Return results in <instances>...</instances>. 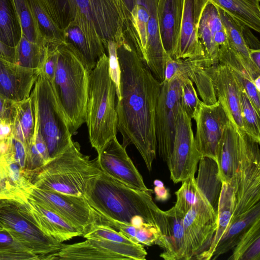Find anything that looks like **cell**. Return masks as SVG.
Wrapping results in <instances>:
<instances>
[{"mask_svg": "<svg viewBox=\"0 0 260 260\" xmlns=\"http://www.w3.org/2000/svg\"><path fill=\"white\" fill-rule=\"evenodd\" d=\"M239 23L260 32V0H209Z\"/></svg>", "mask_w": 260, "mask_h": 260, "instance_id": "cell-26", "label": "cell"}, {"mask_svg": "<svg viewBox=\"0 0 260 260\" xmlns=\"http://www.w3.org/2000/svg\"><path fill=\"white\" fill-rule=\"evenodd\" d=\"M35 130V113L31 98L15 102L12 136L22 142L26 150L32 140Z\"/></svg>", "mask_w": 260, "mask_h": 260, "instance_id": "cell-29", "label": "cell"}, {"mask_svg": "<svg viewBox=\"0 0 260 260\" xmlns=\"http://www.w3.org/2000/svg\"><path fill=\"white\" fill-rule=\"evenodd\" d=\"M0 250L33 253L13 236L7 229L1 227H0Z\"/></svg>", "mask_w": 260, "mask_h": 260, "instance_id": "cell-42", "label": "cell"}, {"mask_svg": "<svg viewBox=\"0 0 260 260\" xmlns=\"http://www.w3.org/2000/svg\"><path fill=\"white\" fill-rule=\"evenodd\" d=\"M253 83L257 90L260 92V76L257 77L253 80Z\"/></svg>", "mask_w": 260, "mask_h": 260, "instance_id": "cell-54", "label": "cell"}, {"mask_svg": "<svg viewBox=\"0 0 260 260\" xmlns=\"http://www.w3.org/2000/svg\"><path fill=\"white\" fill-rule=\"evenodd\" d=\"M12 148L14 159L16 163L22 169H25L26 166V151L24 144L15 138H11Z\"/></svg>", "mask_w": 260, "mask_h": 260, "instance_id": "cell-44", "label": "cell"}, {"mask_svg": "<svg viewBox=\"0 0 260 260\" xmlns=\"http://www.w3.org/2000/svg\"><path fill=\"white\" fill-rule=\"evenodd\" d=\"M40 37L46 45L65 42L63 33L54 24L40 0H27Z\"/></svg>", "mask_w": 260, "mask_h": 260, "instance_id": "cell-34", "label": "cell"}, {"mask_svg": "<svg viewBox=\"0 0 260 260\" xmlns=\"http://www.w3.org/2000/svg\"><path fill=\"white\" fill-rule=\"evenodd\" d=\"M159 0H136V4L143 6L147 11L149 19L147 25V41L146 48L156 52L162 49L158 22V4Z\"/></svg>", "mask_w": 260, "mask_h": 260, "instance_id": "cell-37", "label": "cell"}, {"mask_svg": "<svg viewBox=\"0 0 260 260\" xmlns=\"http://www.w3.org/2000/svg\"><path fill=\"white\" fill-rule=\"evenodd\" d=\"M86 239L104 240L127 244H135L123 233L117 232L111 226L104 224L93 225L83 235Z\"/></svg>", "mask_w": 260, "mask_h": 260, "instance_id": "cell-40", "label": "cell"}, {"mask_svg": "<svg viewBox=\"0 0 260 260\" xmlns=\"http://www.w3.org/2000/svg\"><path fill=\"white\" fill-rule=\"evenodd\" d=\"M47 46L29 41L23 34L15 47L14 63L40 71L46 55Z\"/></svg>", "mask_w": 260, "mask_h": 260, "instance_id": "cell-35", "label": "cell"}, {"mask_svg": "<svg viewBox=\"0 0 260 260\" xmlns=\"http://www.w3.org/2000/svg\"><path fill=\"white\" fill-rule=\"evenodd\" d=\"M117 92L110 71L109 56L104 54L89 73L85 122L90 144L98 154L116 137Z\"/></svg>", "mask_w": 260, "mask_h": 260, "instance_id": "cell-4", "label": "cell"}, {"mask_svg": "<svg viewBox=\"0 0 260 260\" xmlns=\"http://www.w3.org/2000/svg\"><path fill=\"white\" fill-rule=\"evenodd\" d=\"M199 162L198 175L196 179L197 184L217 212L222 185L217 164L216 161L208 157L202 158Z\"/></svg>", "mask_w": 260, "mask_h": 260, "instance_id": "cell-28", "label": "cell"}, {"mask_svg": "<svg viewBox=\"0 0 260 260\" xmlns=\"http://www.w3.org/2000/svg\"><path fill=\"white\" fill-rule=\"evenodd\" d=\"M191 119L181 105L172 153L167 164L170 178L175 183L194 176L197 165L201 159L195 143Z\"/></svg>", "mask_w": 260, "mask_h": 260, "instance_id": "cell-12", "label": "cell"}, {"mask_svg": "<svg viewBox=\"0 0 260 260\" xmlns=\"http://www.w3.org/2000/svg\"><path fill=\"white\" fill-rule=\"evenodd\" d=\"M102 170L97 158L91 160L72 141L59 155L43 167L29 170L34 186L44 190L84 197L87 182Z\"/></svg>", "mask_w": 260, "mask_h": 260, "instance_id": "cell-5", "label": "cell"}, {"mask_svg": "<svg viewBox=\"0 0 260 260\" xmlns=\"http://www.w3.org/2000/svg\"><path fill=\"white\" fill-rule=\"evenodd\" d=\"M7 173V160L3 150L0 148V181L6 177Z\"/></svg>", "mask_w": 260, "mask_h": 260, "instance_id": "cell-51", "label": "cell"}, {"mask_svg": "<svg viewBox=\"0 0 260 260\" xmlns=\"http://www.w3.org/2000/svg\"><path fill=\"white\" fill-rule=\"evenodd\" d=\"M12 136V122L0 118V142Z\"/></svg>", "mask_w": 260, "mask_h": 260, "instance_id": "cell-50", "label": "cell"}, {"mask_svg": "<svg viewBox=\"0 0 260 260\" xmlns=\"http://www.w3.org/2000/svg\"><path fill=\"white\" fill-rule=\"evenodd\" d=\"M116 55L117 130L122 136V145H134L151 171L157 152L155 114L161 82L124 38L116 47Z\"/></svg>", "mask_w": 260, "mask_h": 260, "instance_id": "cell-1", "label": "cell"}, {"mask_svg": "<svg viewBox=\"0 0 260 260\" xmlns=\"http://www.w3.org/2000/svg\"><path fill=\"white\" fill-rule=\"evenodd\" d=\"M241 146L239 128L230 120L219 143L217 164L222 182H229L235 176L241 160Z\"/></svg>", "mask_w": 260, "mask_h": 260, "instance_id": "cell-23", "label": "cell"}, {"mask_svg": "<svg viewBox=\"0 0 260 260\" xmlns=\"http://www.w3.org/2000/svg\"><path fill=\"white\" fill-rule=\"evenodd\" d=\"M184 0H159L158 22L161 43L166 53L175 58L177 52Z\"/></svg>", "mask_w": 260, "mask_h": 260, "instance_id": "cell-21", "label": "cell"}, {"mask_svg": "<svg viewBox=\"0 0 260 260\" xmlns=\"http://www.w3.org/2000/svg\"><path fill=\"white\" fill-rule=\"evenodd\" d=\"M193 82L188 77L181 76L180 86L181 105L191 117L198 107L199 100L193 85Z\"/></svg>", "mask_w": 260, "mask_h": 260, "instance_id": "cell-41", "label": "cell"}, {"mask_svg": "<svg viewBox=\"0 0 260 260\" xmlns=\"http://www.w3.org/2000/svg\"><path fill=\"white\" fill-rule=\"evenodd\" d=\"M18 202L24 205L42 231L58 242L62 243L83 235L78 229L64 218L34 200L26 198Z\"/></svg>", "mask_w": 260, "mask_h": 260, "instance_id": "cell-22", "label": "cell"}, {"mask_svg": "<svg viewBox=\"0 0 260 260\" xmlns=\"http://www.w3.org/2000/svg\"><path fill=\"white\" fill-rule=\"evenodd\" d=\"M240 86L241 108L244 132L259 143V115H258L252 106L243 87L240 84Z\"/></svg>", "mask_w": 260, "mask_h": 260, "instance_id": "cell-39", "label": "cell"}, {"mask_svg": "<svg viewBox=\"0 0 260 260\" xmlns=\"http://www.w3.org/2000/svg\"><path fill=\"white\" fill-rule=\"evenodd\" d=\"M97 159L102 171L118 182L140 190L150 189L128 156L126 147L119 143L116 137L105 145Z\"/></svg>", "mask_w": 260, "mask_h": 260, "instance_id": "cell-15", "label": "cell"}, {"mask_svg": "<svg viewBox=\"0 0 260 260\" xmlns=\"http://www.w3.org/2000/svg\"><path fill=\"white\" fill-rule=\"evenodd\" d=\"M218 9L229 41L239 54L254 80L260 76V69L255 66L250 58L249 49L246 44L242 35V24L234 20L221 9Z\"/></svg>", "mask_w": 260, "mask_h": 260, "instance_id": "cell-31", "label": "cell"}, {"mask_svg": "<svg viewBox=\"0 0 260 260\" xmlns=\"http://www.w3.org/2000/svg\"><path fill=\"white\" fill-rule=\"evenodd\" d=\"M102 218L105 225L118 230L135 244L147 246L155 244L162 236L160 229L153 224L145 222L141 226H136L109 218Z\"/></svg>", "mask_w": 260, "mask_h": 260, "instance_id": "cell-32", "label": "cell"}, {"mask_svg": "<svg viewBox=\"0 0 260 260\" xmlns=\"http://www.w3.org/2000/svg\"><path fill=\"white\" fill-rule=\"evenodd\" d=\"M0 227L7 229L40 260L58 252L64 244L44 233L24 205L16 201L0 200Z\"/></svg>", "mask_w": 260, "mask_h": 260, "instance_id": "cell-8", "label": "cell"}, {"mask_svg": "<svg viewBox=\"0 0 260 260\" xmlns=\"http://www.w3.org/2000/svg\"><path fill=\"white\" fill-rule=\"evenodd\" d=\"M39 72L0 58V95L13 102L28 99Z\"/></svg>", "mask_w": 260, "mask_h": 260, "instance_id": "cell-19", "label": "cell"}, {"mask_svg": "<svg viewBox=\"0 0 260 260\" xmlns=\"http://www.w3.org/2000/svg\"><path fill=\"white\" fill-rule=\"evenodd\" d=\"M15 114V102L0 95V118L13 122Z\"/></svg>", "mask_w": 260, "mask_h": 260, "instance_id": "cell-45", "label": "cell"}, {"mask_svg": "<svg viewBox=\"0 0 260 260\" xmlns=\"http://www.w3.org/2000/svg\"><path fill=\"white\" fill-rule=\"evenodd\" d=\"M229 260H260V218L241 237Z\"/></svg>", "mask_w": 260, "mask_h": 260, "instance_id": "cell-33", "label": "cell"}, {"mask_svg": "<svg viewBox=\"0 0 260 260\" xmlns=\"http://www.w3.org/2000/svg\"><path fill=\"white\" fill-rule=\"evenodd\" d=\"M239 132L241 160L235 176L231 180L236 197L232 221L260 203L259 143L244 131L239 129Z\"/></svg>", "mask_w": 260, "mask_h": 260, "instance_id": "cell-9", "label": "cell"}, {"mask_svg": "<svg viewBox=\"0 0 260 260\" xmlns=\"http://www.w3.org/2000/svg\"><path fill=\"white\" fill-rule=\"evenodd\" d=\"M38 259L39 256L33 253L0 250V260Z\"/></svg>", "mask_w": 260, "mask_h": 260, "instance_id": "cell-46", "label": "cell"}, {"mask_svg": "<svg viewBox=\"0 0 260 260\" xmlns=\"http://www.w3.org/2000/svg\"><path fill=\"white\" fill-rule=\"evenodd\" d=\"M30 97L35 124L52 159L68 147L73 135L53 82L42 71L37 75Z\"/></svg>", "mask_w": 260, "mask_h": 260, "instance_id": "cell-7", "label": "cell"}, {"mask_svg": "<svg viewBox=\"0 0 260 260\" xmlns=\"http://www.w3.org/2000/svg\"><path fill=\"white\" fill-rule=\"evenodd\" d=\"M56 26L63 33L79 28L95 57L108 54V45L123 40L128 15L123 0H40Z\"/></svg>", "mask_w": 260, "mask_h": 260, "instance_id": "cell-2", "label": "cell"}, {"mask_svg": "<svg viewBox=\"0 0 260 260\" xmlns=\"http://www.w3.org/2000/svg\"><path fill=\"white\" fill-rule=\"evenodd\" d=\"M15 47L9 46L0 40V58L14 63Z\"/></svg>", "mask_w": 260, "mask_h": 260, "instance_id": "cell-49", "label": "cell"}, {"mask_svg": "<svg viewBox=\"0 0 260 260\" xmlns=\"http://www.w3.org/2000/svg\"><path fill=\"white\" fill-rule=\"evenodd\" d=\"M152 193L151 189L128 187L101 171L88 180L84 197L102 217L129 224L134 217L140 216L158 227L162 233L166 223L164 211L153 201Z\"/></svg>", "mask_w": 260, "mask_h": 260, "instance_id": "cell-3", "label": "cell"}, {"mask_svg": "<svg viewBox=\"0 0 260 260\" xmlns=\"http://www.w3.org/2000/svg\"><path fill=\"white\" fill-rule=\"evenodd\" d=\"M239 83L243 87L258 115L260 113V92L255 87L253 81L244 77L235 75Z\"/></svg>", "mask_w": 260, "mask_h": 260, "instance_id": "cell-43", "label": "cell"}, {"mask_svg": "<svg viewBox=\"0 0 260 260\" xmlns=\"http://www.w3.org/2000/svg\"><path fill=\"white\" fill-rule=\"evenodd\" d=\"M259 218L260 203L234 220L218 242L211 259H215L233 249L243 234L257 219Z\"/></svg>", "mask_w": 260, "mask_h": 260, "instance_id": "cell-27", "label": "cell"}, {"mask_svg": "<svg viewBox=\"0 0 260 260\" xmlns=\"http://www.w3.org/2000/svg\"><path fill=\"white\" fill-rule=\"evenodd\" d=\"M164 213L167 230L164 238L157 244L163 250L159 256L165 260L192 259L191 248L183 226L185 215L174 206Z\"/></svg>", "mask_w": 260, "mask_h": 260, "instance_id": "cell-20", "label": "cell"}, {"mask_svg": "<svg viewBox=\"0 0 260 260\" xmlns=\"http://www.w3.org/2000/svg\"><path fill=\"white\" fill-rule=\"evenodd\" d=\"M209 0H184L178 48L175 58L185 59L204 56L198 35L200 19Z\"/></svg>", "mask_w": 260, "mask_h": 260, "instance_id": "cell-18", "label": "cell"}, {"mask_svg": "<svg viewBox=\"0 0 260 260\" xmlns=\"http://www.w3.org/2000/svg\"><path fill=\"white\" fill-rule=\"evenodd\" d=\"M123 2L126 9L128 18L135 9L136 0H123Z\"/></svg>", "mask_w": 260, "mask_h": 260, "instance_id": "cell-53", "label": "cell"}, {"mask_svg": "<svg viewBox=\"0 0 260 260\" xmlns=\"http://www.w3.org/2000/svg\"><path fill=\"white\" fill-rule=\"evenodd\" d=\"M250 58L255 66L260 69V49H249Z\"/></svg>", "mask_w": 260, "mask_h": 260, "instance_id": "cell-52", "label": "cell"}, {"mask_svg": "<svg viewBox=\"0 0 260 260\" xmlns=\"http://www.w3.org/2000/svg\"><path fill=\"white\" fill-rule=\"evenodd\" d=\"M212 81L217 100L229 120L244 131L240 102V86L231 69L218 63L206 67Z\"/></svg>", "mask_w": 260, "mask_h": 260, "instance_id": "cell-17", "label": "cell"}, {"mask_svg": "<svg viewBox=\"0 0 260 260\" xmlns=\"http://www.w3.org/2000/svg\"><path fill=\"white\" fill-rule=\"evenodd\" d=\"M153 184L155 186L154 192L155 199L161 202L168 200L171 196L170 190L164 186L163 182L159 180H155Z\"/></svg>", "mask_w": 260, "mask_h": 260, "instance_id": "cell-48", "label": "cell"}, {"mask_svg": "<svg viewBox=\"0 0 260 260\" xmlns=\"http://www.w3.org/2000/svg\"><path fill=\"white\" fill-rule=\"evenodd\" d=\"M147 253L141 244H127L104 240L87 239L71 245L63 244L46 259L144 260Z\"/></svg>", "mask_w": 260, "mask_h": 260, "instance_id": "cell-13", "label": "cell"}, {"mask_svg": "<svg viewBox=\"0 0 260 260\" xmlns=\"http://www.w3.org/2000/svg\"><path fill=\"white\" fill-rule=\"evenodd\" d=\"M26 198L60 215L78 229L83 235L95 224H104L102 217L84 197L44 190L32 184Z\"/></svg>", "mask_w": 260, "mask_h": 260, "instance_id": "cell-10", "label": "cell"}, {"mask_svg": "<svg viewBox=\"0 0 260 260\" xmlns=\"http://www.w3.org/2000/svg\"><path fill=\"white\" fill-rule=\"evenodd\" d=\"M242 32L244 40L249 49H259V42L250 28L242 24Z\"/></svg>", "mask_w": 260, "mask_h": 260, "instance_id": "cell-47", "label": "cell"}, {"mask_svg": "<svg viewBox=\"0 0 260 260\" xmlns=\"http://www.w3.org/2000/svg\"><path fill=\"white\" fill-rule=\"evenodd\" d=\"M185 235L190 243L192 259L200 260L209 249L217 227V212L208 204L192 206L183 218Z\"/></svg>", "mask_w": 260, "mask_h": 260, "instance_id": "cell-16", "label": "cell"}, {"mask_svg": "<svg viewBox=\"0 0 260 260\" xmlns=\"http://www.w3.org/2000/svg\"><path fill=\"white\" fill-rule=\"evenodd\" d=\"M22 34L30 42L47 46L40 37L34 15L27 0H14Z\"/></svg>", "mask_w": 260, "mask_h": 260, "instance_id": "cell-38", "label": "cell"}, {"mask_svg": "<svg viewBox=\"0 0 260 260\" xmlns=\"http://www.w3.org/2000/svg\"><path fill=\"white\" fill-rule=\"evenodd\" d=\"M236 204V192L232 181L222 182L218 203L217 227L209 249L203 255L200 260L211 259L218 242L231 225Z\"/></svg>", "mask_w": 260, "mask_h": 260, "instance_id": "cell-25", "label": "cell"}, {"mask_svg": "<svg viewBox=\"0 0 260 260\" xmlns=\"http://www.w3.org/2000/svg\"><path fill=\"white\" fill-rule=\"evenodd\" d=\"M182 182L180 188L175 192L176 202L174 207L185 215L192 206L207 198L198 187L194 176Z\"/></svg>", "mask_w": 260, "mask_h": 260, "instance_id": "cell-36", "label": "cell"}, {"mask_svg": "<svg viewBox=\"0 0 260 260\" xmlns=\"http://www.w3.org/2000/svg\"><path fill=\"white\" fill-rule=\"evenodd\" d=\"M224 30L218 7L210 1L202 12L198 27V35L206 58L212 64L218 63L219 47L214 42L215 36Z\"/></svg>", "mask_w": 260, "mask_h": 260, "instance_id": "cell-24", "label": "cell"}, {"mask_svg": "<svg viewBox=\"0 0 260 260\" xmlns=\"http://www.w3.org/2000/svg\"><path fill=\"white\" fill-rule=\"evenodd\" d=\"M22 31L14 0H0V40L15 47Z\"/></svg>", "mask_w": 260, "mask_h": 260, "instance_id": "cell-30", "label": "cell"}, {"mask_svg": "<svg viewBox=\"0 0 260 260\" xmlns=\"http://www.w3.org/2000/svg\"><path fill=\"white\" fill-rule=\"evenodd\" d=\"M181 76L169 82H161L155 110L157 151L167 164L172 153L176 121L181 106Z\"/></svg>", "mask_w": 260, "mask_h": 260, "instance_id": "cell-11", "label": "cell"}, {"mask_svg": "<svg viewBox=\"0 0 260 260\" xmlns=\"http://www.w3.org/2000/svg\"><path fill=\"white\" fill-rule=\"evenodd\" d=\"M192 118L196 123L195 143L201 158L208 157L216 161L218 149L228 116L217 101L207 104L200 101Z\"/></svg>", "mask_w": 260, "mask_h": 260, "instance_id": "cell-14", "label": "cell"}, {"mask_svg": "<svg viewBox=\"0 0 260 260\" xmlns=\"http://www.w3.org/2000/svg\"><path fill=\"white\" fill-rule=\"evenodd\" d=\"M89 73L69 45L58 46L53 82L72 135L86 122Z\"/></svg>", "mask_w": 260, "mask_h": 260, "instance_id": "cell-6", "label": "cell"}]
</instances>
